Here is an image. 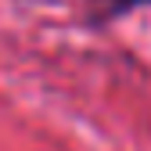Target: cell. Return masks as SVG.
I'll list each match as a JSON object with an SVG mask.
<instances>
[{"label": "cell", "instance_id": "obj_1", "mask_svg": "<svg viewBox=\"0 0 151 151\" xmlns=\"http://www.w3.org/2000/svg\"><path fill=\"white\" fill-rule=\"evenodd\" d=\"M97 4H104V22H111V18H122L129 11H137V7H147L151 0H97Z\"/></svg>", "mask_w": 151, "mask_h": 151}]
</instances>
